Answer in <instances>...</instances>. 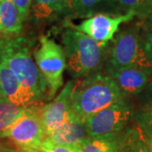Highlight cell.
Here are the masks:
<instances>
[{
  "label": "cell",
  "instance_id": "obj_1",
  "mask_svg": "<svg viewBox=\"0 0 152 152\" xmlns=\"http://www.w3.org/2000/svg\"><path fill=\"white\" fill-rule=\"evenodd\" d=\"M62 48L67 69L75 79L98 74L103 68L109 42H99L75 29H68L62 36Z\"/></svg>",
  "mask_w": 152,
  "mask_h": 152
},
{
  "label": "cell",
  "instance_id": "obj_2",
  "mask_svg": "<svg viewBox=\"0 0 152 152\" xmlns=\"http://www.w3.org/2000/svg\"><path fill=\"white\" fill-rule=\"evenodd\" d=\"M124 98L127 97L113 78L98 73L75 82L72 93V111L86 121L87 118Z\"/></svg>",
  "mask_w": 152,
  "mask_h": 152
},
{
  "label": "cell",
  "instance_id": "obj_3",
  "mask_svg": "<svg viewBox=\"0 0 152 152\" xmlns=\"http://www.w3.org/2000/svg\"><path fill=\"white\" fill-rule=\"evenodd\" d=\"M31 44L24 37H0V60L5 62L19 81L40 100L48 88L31 53Z\"/></svg>",
  "mask_w": 152,
  "mask_h": 152
},
{
  "label": "cell",
  "instance_id": "obj_4",
  "mask_svg": "<svg viewBox=\"0 0 152 152\" xmlns=\"http://www.w3.org/2000/svg\"><path fill=\"white\" fill-rule=\"evenodd\" d=\"M104 66L136 68L152 78V49L139 29L125 28L113 40Z\"/></svg>",
  "mask_w": 152,
  "mask_h": 152
},
{
  "label": "cell",
  "instance_id": "obj_5",
  "mask_svg": "<svg viewBox=\"0 0 152 152\" xmlns=\"http://www.w3.org/2000/svg\"><path fill=\"white\" fill-rule=\"evenodd\" d=\"M34 58L47 83L49 98H53L63 86L64 73L67 69L64 49L55 41L42 36L39 47L34 52Z\"/></svg>",
  "mask_w": 152,
  "mask_h": 152
},
{
  "label": "cell",
  "instance_id": "obj_6",
  "mask_svg": "<svg viewBox=\"0 0 152 152\" xmlns=\"http://www.w3.org/2000/svg\"><path fill=\"white\" fill-rule=\"evenodd\" d=\"M42 106L31 104L26 113L3 134L1 139H7L20 151H38L47 138L40 116Z\"/></svg>",
  "mask_w": 152,
  "mask_h": 152
},
{
  "label": "cell",
  "instance_id": "obj_7",
  "mask_svg": "<svg viewBox=\"0 0 152 152\" xmlns=\"http://www.w3.org/2000/svg\"><path fill=\"white\" fill-rule=\"evenodd\" d=\"M133 118L134 105L124 98L87 118L86 125L89 136L104 135L124 130Z\"/></svg>",
  "mask_w": 152,
  "mask_h": 152
},
{
  "label": "cell",
  "instance_id": "obj_8",
  "mask_svg": "<svg viewBox=\"0 0 152 152\" xmlns=\"http://www.w3.org/2000/svg\"><path fill=\"white\" fill-rule=\"evenodd\" d=\"M135 16L133 13H126L118 15L99 14L87 18L73 28L87 35L99 42H109L123 23L129 21Z\"/></svg>",
  "mask_w": 152,
  "mask_h": 152
},
{
  "label": "cell",
  "instance_id": "obj_9",
  "mask_svg": "<svg viewBox=\"0 0 152 152\" xmlns=\"http://www.w3.org/2000/svg\"><path fill=\"white\" fill-rule=\"evenodd\" d=\"M75 82L69 81L53 101L41 107L40 116L47 136L60 125L70 119L72 111V93Z\"/></svg>",
  "mask_w": 152,
  "mask_h": 152
},
{
  "label": "cell",
  "instance_id": "obj_10",
  "mask_svg": "<svg viewBox=\"0 0 152 152\" xmlns=\"http://www.w3.org/2000/svg\"><path fill=\"white\" fill-rule=\"evenodd\" d=\"M0 97L20 107H27L37 102V96L24 86L5 62L0 60Z\"/></svg>",
  "mask_w": 152,
  "mask_h": 152
},
{
  "label": "cell",
  "instance_id": "obj_11",
  "mask_svg": "<svg viewBox=\"0 0 152 152\" xmlns=\"http://www.w3.org/2000/svg\"><path fill=\"white\" fill-rule=\"evenodd\" d=\"M106 74L113 78L121 91L129 98L137 96L145 90L150 77L146 73L136 68H111L104 66Z\"/></svg>",
  "mask_w": 152,
  "mask_h": 152
},
{
  "label": "cell",
  "instance_id": "obj_12",
  "mask_svg": "<svg viewBox=\"0 0 152 152\" xmlns=\"http://www.w3.org/2000/svg\"><path fill=\"white\" fill-rule=\"evenodd\" d=\"M88 137L86 121L75 114L69 121L60 125L47 136L50 141L57 145L69 146L79 145Z\"/></svg>",
  "mask_w": 152,
  "mask_h": 152
},
{
  "label": "cell",
  "instance_id": "obj_13",
  "mask_svg": "<svg viewBox=\"0 0 152 152\" xmlns=\"http://www.w3.org/2000/svg\"><path fill=\"white\" fill-rule=\"evenodd\" d=\"M70 10L73 16L80 19H87L99 14L123 15L117 0H70Z\"/></svg>",
  "mask_w": 152,
  "mask_h": 152
},
{
  "label": "cell",
  "instance_id": "obj_14",
  "mask_svg": "<svg viewBox=\"0 0 152 152\" xmlns=\"http://www.w3.org/2000/svg\"><path fill=\"white\" fill-rule=\"evenodd\" d=\"M134 107V119L140 130L152 138V82L139 94Z\"/></svg>",
  "mask_w": 152,
  "mask_h": 152
},
{
  "label": "cell",
  "instance_id": "obj_15",
  "mask_svg": "<svg viewBox=\"0 0 152 152\" xmlns=\"http://www.w3.org/2000/svg\"><path fill=\"white\" fill-rule=\"evenodd\" d=\"M23 20L12 0L0 1L1 32L8 36H18L21 32Z\"/></svg>",
  "mask_w": 152,
  "mask_h": 152
},
{
  "label": "cell",
  "instance_id": "obj_16",
  "mask_svg": "<svg viewBox=\"0 0 152 152\" xmlns=\"http://www.w3.org/2000/svg\"><path fill=\"white\" fill-rule=\"evenodd\" d=\"M124 130L104 135L89 136L79 145L80 149L81 152H118Z\"/></svg>",
  "mask_w": 152,
  "mask_h": 152
},
{
  "label": "cell",
  "instance_id": "obj_17",
  "mask_svg": "<svg viewBox=\"0 0 152 152\" xmlns=\"http://www.w3.org/2000/svg\"><path fill=\"white\" fill-rule=\"evenodd\" d=\"M31 9L36 20L47 21L71 12L70 0H32Z\"/></svg>",
  "mask_w": 152,
  "mask_h": 152
},
{
  "label": "cell",
  "instance_id": "obj_18",
  "mask_svg": "<svg viewBox=\"0 0 152 152\" xmlns=\"http://www.w3.org/2000/svg\"><path fill=\"white\" fill-rule=\"evenodd\" d=\"M27 107L16 106L0 98V139L6 131L26 113Z\"/></svg>",
  "mask_w": 152,
  "mask_h": 152
},
{
  "label": "cell",
  "instance_id": "obj_19",
  "mask_svg": "<svg viewBox=\"0 0 152 152\" xmlns=\"http://www.w3.org/2000/svg\"><path fill=\"white\" fill-rule=\"evenodd\" d=\"M118 152H149L146 142L140 130L127 128Z\"/></svg>",
  "mask_w": 152,
  "mask_h": 152
},
{
  "label": "cell",
  "instance_id": "obj_20",
  "mask_svg": "<svg viewBox=\"0 0 152 152\" xmlns=\"http://www.w3.org/2000/svg\"><path fill=\"white\" fill-rule=\"evenodd\" d=\"M120 10L133 13L140 19H148L151 11L152 0H117Z\"/></svg>",
  "mask_w": 152,
  "mask_h": 152
},
{
  "label": "cell",
  "instance_id": "obj_21",
  "mask_svg": "<svg viewBox=\"0 0 152 152\" xmlns=\"http://www.w3.org/2000/svg\"><path fill=\"white\" fill-rule=\"evenodd\" d=\"M79 145L69 146L57 145L46 138L45 140L42 143L41 146L39 147L38 151L40 152H81Z\"/></svg>",
  "mask_w": 152,
  "mask_h": 152
},
{
  "label": "cell",
  "instance_id": "obj_22",
  "mask_svg": "<svg viewBox=\"0 0 152 152\" xmlns=\"http://www.w3.org/2000/svg\"><path fill=\"white\" fill-rule=\"evenodd\" d=\"M12 1L20 12L22 20H25L30 13L32 0H12Z\"/></svg>",
  "mask_w": 152,
  "mask_h": 152
},
{
  "label": "cell",
  "instance_id": "obj_23",
  "mask_svg": "<svg viewBox=\"0 0 152 152\" xmlns=\"http://www.w3.org/2000/svg\"><path fill=\"white\" fill-rule=\"evenodd\" d=\"M20 151L17 149L10 140L5 141L4 139H0V152H20Z\"/></svg>",
  "mask_w": 152,
  "mask_h": 152
},
{
  "label": "cell",
  "instance_id": "obj_24",
  "mask_svg": "<svg viewBox=\"0 0 152 152\" xmlns=\"http://www.w3.org/2000/svg\"><path fill=\"white\" fill-rule=\"evenodd\" d=\"M144 37H145V40H146L147 43L149 44L150 48L152 49V29L151 30H147V31H145Z\"/></svg>",
  "mask_w": 152,
  "mask_h": 152
},
{
  "label": "cell",
  "instance_id": "obj_25",
  "mask_svg": "<svg viewBox=\"0 0 152 152\" xmlns=\"http://www.w3.org/2000/svg\"><path fill=\"white\" fill-rule=\"evenodd\" d=\"M149 145H150L151 152H152V138H150V139H149Z\"/></svg>",
  "mask_w": 152,
  "mask_h": 152
},
{
  "label": "cell",
  "instance_id": "obj_26",
  "mask_svg": "<svg viewBox=\"0 0 152 152\" xmlns=\"http://www.w3.org/2000/svg\"><path fill=\"white\" fill-rule=\"evenodd\" d=\"M148 19L152 22V7H151V13H150V15L148 17Z\"/></svg>",
  "mask_w": 152,
  "mask_h": 152
},
{
  "label": "cell",
  "instance_id": "obj_27",
  "mask_svg": "<svg viewBox=\"0 0 152 152\" xmlns=\"http://www.w3.org/2000/svg\"><path fill=\"white\" fill-rule=\"evenodd\" d=\"M20 152H40V151H35V150H31V151H20Z\"/></svg>",
  "mask_w": 152,
  "mask_h": 152
},
{
  "label": "cell",
  "instance_id": "obj_28",
  "mask_svg": "<svg viewBox=\"0 0 152 152\" xmlns=\"http://www.w3.org/2000/svg\"><path fill=\"white\" fill-rule=\"evenodd\" d=\"M0 31H1V26H0Z\"/></svg>",
  "mask_w": 152,
  "mask_h": 152
},
{
  "label": "cell",
  "instance_id": "obj_29",
  "mask_svg": "<svg viewBox=\"0 0 152 152\" xmlns=\"http://www.w3.org/2000/svg\"><path fill=\"white\" fill-rule=\"evenodd\" d=\"M0 1H1V0H0Z\"/></svg>",
  "mask_w": 152,
  "mask_h": 152
},
{
  "label": "cell",
  "instance_id": "obj_30",
  "mask_svg": "<svg viewBox=\"0 0 152 152\" xmlns=\"http://www.w3.org/2000/svg\"><path fill=\"white\" fill-rule=\"evenodd\" d=\"M0 98H1V97H0Z\"/></svg>",
  "mask_w": 152,
  "mask_h": 152
}]
</instances>
